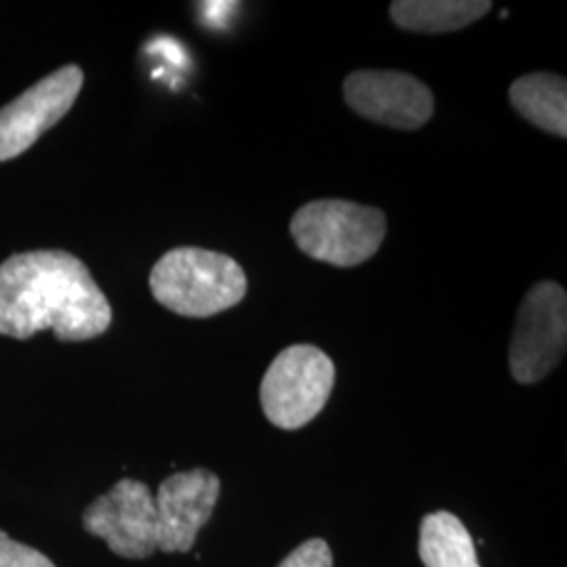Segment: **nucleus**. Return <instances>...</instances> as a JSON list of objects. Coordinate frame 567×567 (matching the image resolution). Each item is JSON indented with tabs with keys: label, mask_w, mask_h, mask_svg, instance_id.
Returning <instances> with one entry per match:
<instances>
[{
	"label": "nucleus",
	"mask_w": 567,
	"mask_h": 567,
	"mask_svg": "<svg viewBox=\"0 0 567 567\" xmlns=\"http://www.w3.org/2000/svg\"><path fill=\"white\" fill-rule=\"evenodd\" d=\"M112 307L89 267L68 250H28L0 264V334L18 341L53 330L58 341L102 337Z\"/></svg>",
	"instance_id": "f257e3e1"
},
{
	"label": "nucleus",
	"mask_w": 567,
	"mask_h": 567,
	"mask_svg": "<svg viewBox=\"0 0 567 567\" xmlns=\"http://www.w3.org/2000/svg\"><path fill=\"white\" fill-rule=\"evenodd\" d=\"M150 288L177 316L210 318L243 303L248 280L240 264L224 252L179 246L152 267Z\"/></svg>",
	"instance_id": "f03ea898"
},
{
	"label": "nucleus",
	"mask_w": 567,
	"mask_h": 567,
	"mask_svg": "<svg viewBox=\"0 0 567 567\" xmlns=\"http://www.w3.org/2000/svg\"><path fill=\"white\" fill-rule=\"evenodd\" d=\"M290 234L307 257L355 267L372 259L386 236V217L381 208L349 200H313L290 219Z\"/></svg>",
	"instance_id": "7ed1b4c3"
},
{
	"label": "nucleus",
	"mask_w": 567,
	"mask_h": 567,
	"mask_svg": "<svg viewBox=\"0 0 567 567\" xmlns=\"http://www.w3.org/2000/svg\"><path fill=\"white\" fill-rule=\"evenodd\" d=\"M337 379L334 362L316 344H290L269 364L261 383V405L271 425L297 431L328 404Z\"/></svg>",
	"instance_id": "20e7f679"
},
{
	"label": "nucleus",
	"mask_w": 567,
	"mask_h": 567,
	"mask_svg": "<svg viewBox=\"0 0 567 567\" xmlns=\"http://www.w3.org/2000/svg\"><path fill=\"white\" fill-rule=\"evenodd\" d=\"M567 292L561 284H534L517 311L508 344V368L517 383L532 385L553 372L566 355Z\"/></svg>",
	"instance_id": "39448f33"
},
{
	"label": "nucleus",
	"mask_w": 567,
	"mask_h": 567,
	"mask_svg": "<svg viewBox=\"0 0 567 567\" xmlns=\"http://www.w3.org/2000/svg\"><path fill=\"white\" fill-rule=\"evenodd\" d=\"M82 526L118 557L147 559L158 550L154 494L137 480H121L95 498L82 515Z\"/></svg>",
	"instance_id": "423d86ee"
},
{
	"label": "nucleus",
	"mask_w": 567,
	"mask_h": 567,
	"mask_svg": "<svg viewBox=\"0 0 567 567\" xmlns=\"http://www.w3.org/2000/svg\"><path fill=\"white\" fill-rule=\"evenodd\" d=\"M82 84L84 72L76 63H70L2 105L0 163L18 158L51 131L79 100Z\"/></svg>",
	"instance_id": "0eeeda50"
},
{
	"label": "nucleus",
	"mask_w": 567,
	"mask_h": 567,
	"mask_svg": "<svg viewBox=\"0 0 567 567\" xmlns=\"http://www.w3.org/2000/svg\"><path fill=\"white\" fill-rule=\"evenodd\" d=\"M344 102L365 121L416 131L431 121L435 97L425 82L395 70H358L343 84Z\"/></svg>",
	"instance_id": "6e6552de"
},
{
	"label": "nucleus",
	"mask_w": 567,
	"mask_h": 567,
	"mask_svg": "<svg viewBox=\"0 0 567 567\" xmlns=\"http://www.w3.org/2000/svg\"><path fill=\"white\" fill-rule=\"evenodd\" d=\"M221 494V480L208 468H192L166 477L156 496L158 550L187 553L210 517Z\"/></svg>",
	"instance_id": "1a4fd4ad"
},
{
	"label": "nucleus",
	"mask_w": 567,
	"mask_h": 567,
	"mask_svg": "<svg viewBox=\"0 0 567 567\" xmlns=\"http://www.w3.org/2000/svg\"><path fill=\"white\" fill-rule=\"evenodd\" d=\"M508 100L527 122L566 140L567 82L564 76L548 72L519 76L508 89Z\"/></svg>",
	"instance_id": "9d476101"
},
{
	"label": "nucleus",
	"mask_w": 567,
	"mask_h": 567,
	"mask_svg": "<svg viewBox=\"0 0 567 567\" xmlns=\"http://www.w3.org/2000/svg\"><path fill=\"white\" fill-rule=\"evenodd\" d=\"M489 9L487 0H395L389 16L405 32L447 34L482 20Z\"/></svg>",
	"instance_id": "9b49d317"
},
{
	"label": "nucleus",
	"mask_w": 567,
	"mask_h": 567,
	"mask_svg": "<svg viewBox=\"0 0 567 567\" xmlns=\"http://www.w3.org/2000/svg\"><path fill=\"white\" fill-rule=\"evenodd\" d=\"M419 553L425 567H480L468 529L447 511L431 513L423 519Z\"/></svg>",
	"instance_id": "f8f14e48"
},
{
	"label": "nucleus",
	"mask_w": 567,
	"mask_h": 567,
	"mask_svg": "<svg viewBox=\"0 0 567 567\" xmlns=\"http://www.w3.org/2000/svg\"><path fill=\"white\" fill-rule=\"evenodd\" d=\"M0 567H55L41 550L21 545L0 529Z\"/></svg>",
	"instance_id": "ddd939ff"
},
{
	"label": "nucleus",
	"mask_w": 567,
	"mask_h": 567,
	"mask_svg": "<svg viewBox=\"0 0 567 567\" xmlns=\"http://www.w3.org/2000/svg\"><path fill=\"white\" fill-rule=\"evenodd\" d=\"M278 567H332V553L322 538H311L295 548Z\"/></svg>",
	"instance_id": "4468645a"
}]
</instances>
